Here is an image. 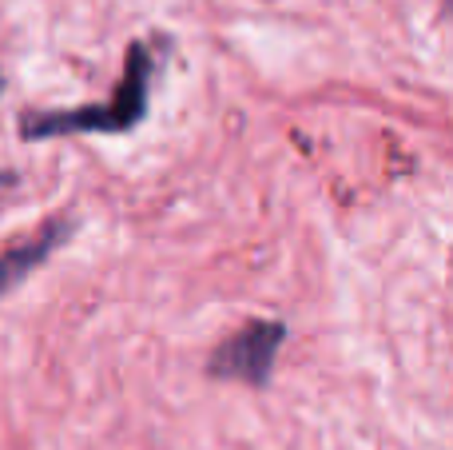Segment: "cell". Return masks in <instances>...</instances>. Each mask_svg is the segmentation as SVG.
<instances>
[{
  "instance_id": "6da1fadb",
  "label": "cell",
  "mask_w": 453,
  "mask_h": 450,
  "mask_svg": "<svg viewBox=\"0 0 453 450\" xmlns=\"http://www.w3.org/2000/svg\"><path fill=\"white\" fill-rule=\"evenodd\" d=\"M151 80H156V48L135 40L124 52V76L108 104H88L68 112H36L20 116L24 140H64V136H119L132 132L148 116Z\"/></svg>"
},
{
  "instance_id": "7a4b0ae2",
  "label": "cell",
  "mask_w": 453,
  "mask_h": 450,
  "mask_svg": "<svg viewBox=\"0 0 453 450\" xmlns=\"http://www.w3.org/2000/svg\"><path fill=\"white\" fill-rule=\"evenodd\" d=\"M282 343H287V323H279V319H250L242 331H234L231 339L215 347L207 375L211 379L247 383V387H266L274 363H279Z\"/></svg>"
},
{
  "instance_id": "3957f363",
  "label": "cell",
  "mask_w": 453,
  "mask_h": 450,
  "mask_svg": "<svg viewBox=\"0 0 453 450\" xmlns=\"http://www.w3.org/2000/svg\"><path fill=\"white\" fill-rule=\"evenodd\" d=\"M72 231H76V220H72V215H56V220H48L32 239L0 252V295H8L16 283H24V279H28Z\"/></svg>"
},
{
  "instance_id": "277c9868",
  "label": "cell",
  "mask_w": 453,
  "mask_h": 450,
  "mask_svg": "<svg viewBox=\"0 0 453 450\" xmlns=\"http://www.w3.org/2000/svg\"><path fill=\"white\" fill-rule=\"evenodd\" d=\"M16 183V175H8V172H0V188H12Z\"/></svg>"
},
{
  "instance_id": "5b68a950",
  "label": "cell",
  "mask_w": 453,
  "mask_h": 450,
  "mask_svg": "<svg viewBox=\"0 0 453 450\" xmlns=\"http://www.w3.org/2000/svg\"><path fill=\"white\" fill-rule=\"evenodd\" d=\"M0 92H4V76H0Z\"/></svg>"
},
{
  "instance_id": "8992f818",
  "label": "cell",
  "mask_w": 453,
  "mask_h": 450,
  "mask_svg": "<svg viewBox=\"0 0 453 450\" xmlns=\"http://www.w3.org/2000/svg\"><path fill=\"white\" fill-rule=\"evenodd\" d=\"M446 8H453V0H446Z\"/></svg>"
}]
</instances>
